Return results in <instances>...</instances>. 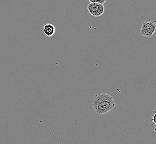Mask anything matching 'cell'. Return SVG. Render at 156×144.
<instances>
[{"mask_svg": "<svg viewBox=\"0 0 156 144\" xmlns=\"http://www.w3.org/2000/svg\"><path fill=\"white\" fill-rule=\"evenodd\" d=\"M91 105L96 114L101 115L111 111L115 106V103L112 96L108 94L98 93L94 96Z\"/></svg>", "mask_w": 156, "mask_h": 144, "instance_id": "6da1fadb", "label": "cell"}, {"mask_svg": "<svg viewBox=\"0 0 156 144\" xmlns=\"http://www.w3.org/2000/svg\"><path fill=\"white\" fill-rule=\"evenodd\" d=\"M156 30V21H146L142 23L140 34L145 37L150 38Z\"/></svg>", "mask_w": 156, "mask_h": 144, "instance_id": "7a4b0ae2", "label": "cell"}, {"mask_svg": "<svg viewBox=\"0 0 156 144\" xmlns=\"http://www.w3.org/2000/svg\"><path fill=\"white\" fill-rule=\"evenodd\" d=\"M87 10L90 15L94 17H100L105 11L104 6L99 3H90L87 5Z\"/></svg>", "mask_w": 156, "mask_h": 144, "instance_id": "3957f363", "label": "cell"}, {"mask_svg": "<svg viewBox=\"0 0 156 144\" xmlns=\"http://www.w3.org/2000/svg\"><path fill=\"white\" fill-rule=\"evenodd\" d=\"M43 32L45 36L48 37H52L55 32V28L53 24L47 23L45 24L43 27Z\"/></svg>", "mask_w": 156, "mask_h": 144, "instance_id": "277c9868", "label": "cell"}, {"mask_svg": "<svg viewBox=\"0 0 156 144\" xmlns=\"http://www.w3.org/2000/svg\"><path fill=\"white\" fill-rule=\"evenodd\" d=\"M90 3H99L104 5L106 0H89Z\"/></svg>", "mask_w": 156, "mask_h": 144, "instance_id": "5b68a950", "label": "cell"}]
</instances>
